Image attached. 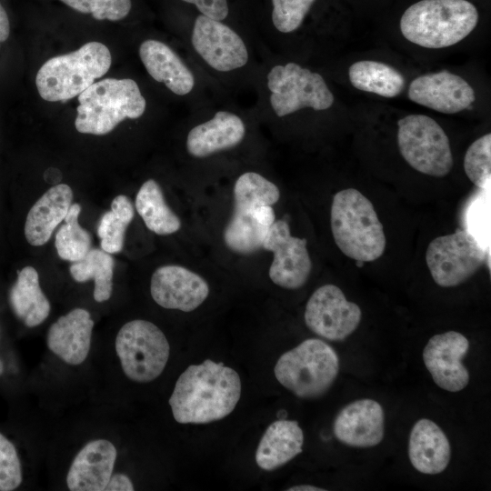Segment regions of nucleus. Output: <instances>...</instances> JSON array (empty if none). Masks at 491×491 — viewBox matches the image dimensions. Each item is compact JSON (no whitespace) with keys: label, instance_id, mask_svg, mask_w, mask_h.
<instances>
[{"label":"nucleus","instance_id":"nucleus-1","mask_svg":"<svg viewBox=\"0 0 491 491\" xmlns=\"http://www.w3.org/2000/svg\"><path fill=\"white\" fill-rule=\"evenodd\" d=\"M241 380L233 368L210 359L189 366L178 377L169 405L180 424H206L223 419L236 406Z\"/></svg>","mask_w":491,"mask_h":491},{"label":"nucleus","instance_id":"nucleus-2","mask_svg":"<svg viewBox=\"0 0 491 491\" xmlns=\"http://www.w3.org/2000/svg\"><path fill=\"white\" fill-rule=\"evenodd\" d=\"M331 230L340 251L356 262H373L386 249L383 225L371 201L355 188L337 192L332 201Z\"/></svg>","mask_w":491,"mask_h":491},{"label":"nucleus","instance_id":"nucleus-3","mask_svg":"<svg viewBox=\"0 0 491 491\" xmlns=\"http://www.w3.org/2000/svg\"><path fill=\"white\" fill-rule=\"evenodd\" d=\"M477 22L478 12L466 0H421L405 11L400 30L409 42L436 49L460 42Z\"/></svg>","mask_w":491,"mask_h":491},{"label":"nucleus","instance_id":"nucleus-4","mask_svg":"<svg viewBox=\"0 0 491 491\" xmlns=\"http://www.w3.org/2000/svg\"><path fill=\"white\" fill-rule=\"evenodd\" d=\"M111 64V52L105 45L87 42L75 51L46 60L36 73L37 92L48 102L72 99L104 76Z\"/></svg>","mask_w":491,"mask_h":491},{"label":"nucleus","instance_id":"nucleus-5","mask_svg":"<svg viewBox=\"0 0 491 491\" xmlns=\"http://www.w3.org/2000/svg\"><path fill=\"white\" fill-rule=\"evenodd\" d=\"M145 106V99L135 81L105 78L78 95L75 127L82 134L104 135L125 119L143 115Z\"/></svg>","mask_w":491,"mask_h":491},{"label":"nucleus","instance_id":"nucleus-6","mask_svg":"<svg viewBox=\"0 0 491 491\" xmlns=\"http://www.w3.org/2000/svg\"><path fill=\"white\" fill-rule=\"evenodd\" d=\"M339 371L334 348L318 338H309L285 352L274 373L277 381L300 398L314 399L325 395Z\"/></svg>","mask_w":491,"mask_h":491},{"label":"nucleus","instance_id":"nucleus-7","mask_svg":"<svg viewBox=\"0 0 491 491\" xmlns=\"http://www.w3.org/2000/svg\"><path fill=\"white\" fill-rule=\"evenodd\" d=\"M115 346L125 375L137 383L157 378L170 354L169 343L162 330L143 319L125 323L117 333Z\"/></svg>","mask_w":491,"mask_h":491},{"label":"nucleus","instance_id":"nucleus-8","mask_svg":"<svg viewBox=\"0 0 491 491\" xmlns=\"http://www.w3.org/2000/svg\"><path fill=\"white\" fill-rule=\"evenodd\" d=\"M397 143L401 155L415 170L436 177L452 169L449 139L443 128L425 115H408L398 120Z\"/></svg>","mask_w":491,"mask_h":491},{"label":"nucleus","instance_id":"nucleus-9","mask_svg":"<svg viewBox=\"0 0 491 491\" xmlns=\"http://www.w3.org/2000/svg\"><path fill=\"white\" fill-rule=\"evenodd\" d=\"M270 103L282 117L302 108L326 110L334 103V95L317 73L290 62L276 65L267 75Z\"/></svg>","mask_w":491,"mask_h":491},{"label":"nucleus","instance_id":"nucleus-10","mask_svg":"<svg viewBox=\"0 0 491 491\" xmlns=\"http://www.w3.org/2000/svg\"><path fill=\"white\" fill-rule=\"evenodd\" d=\"M486 251L467 230L434 238L426 252L432 278L442 287H454L470 278L485 263Z\"/></svg>","mask_w":491,"mask_h":491},{"label":"nucleus","instance_id":"nucleus-11","mask_svg":"<svg viewBox=\"0 0 491 491\" xmlns=\"http://www.w3.org/2000/svg\"><path fill=\"white\" fill-rule=\"evenodd\" d=\"M304 317L306 326L317 336L342 341L357 328L362 311L358 305L346 299L338 286L326 284L312 294Z\"/></svg>","mask_w":491,"mask_h":491},{"label":"nucleus","instance_id":"nucleus-12","mask_svg":"<svg viewBox=\"0 0 491 491\" xmlns=\"http://www.w3.org/2000/svg\"><path fill=\"white\" fill-rule=\"evenodd\" d=\"M262 248L273 252L269 277L274 284L286 289H297L306 283L312 269L306 240L293 236L286 221L274 222Z\"/></svg>","mask_w":491,"mask_h":491},{"label":"nucleus","instance_id":"nucleus-13","mask_svg":"<svg viewBox=\"0 0 491 491\" xmlns=\"http://www.w3.org/2000/svg\"><path fill=\"white\" fill-rule=\"evenodd\" d=\"M192 44L200 56L217 71L242 67L248 60L241 37L226 25L204 15L195 19Z\"/></svg>","mask_w":491,"mask_h":491},{"label":"nucleus","instance_id":"nucleus-14","mask_svg":"<svg viewBox=\"0 0 491 491\" xmlns=\"http://www.w3.org/2000/svg\"><path fill=\"white\" fill-rule=\"evenodd\" d=\"M469 349L467 338L456 331L433 336L423 350V360L434 382L449 392L463 390L469 373L462 363Z\"/></svg>","mask_w":491,"mask_h":491},{"label":"nucleus","instance_id":"nucleus-15","mask_svg":"<svg viewBox=\"0 0 491 491\" xmlns=\"http://www.w3.org/2000/svg\"><path fill=\"white\" fill-rule=\"evenodd\" d=\"M150 293L154 301L164 308L191 312L206 299L209 286L191 270L167 265L158 267L152 275Z\"/></svg>","mask_w":491,"mask_h":491},{"label":"nucleus","instance_id":"nucleus-16","mask_svg":"<svg viewBox=\"0 0 491 491\" xmlns=\"http://www.w3.org/2000/svg\"><path fill=\"white\" fill-rule=\"evenodd\" d=\"M411 101L444 114H456L470 107L476 95L461 76L443 70L415 78L408 87Z\"/></svg>","mask_w":491,"mask_h":491},{"label":"nucleus","instance_id":"nucleus-17","mask_svg":"<svg viewBox=\"0 0 491 491\" xmlns=\"http://www.w3.org/2000/svg\"><path fill=\"white\" fill-rule=\"evenodd\" d=\"M333 432L343 444L359 448L377 446L385 433V413L373 399H359L349 403L336 415Z\"/></svg>","mask_w":491,"mask_h":491},{"label":"nucleus","instance_id":"nucleus-18","mask_svg":"<svg viewBox=\"0 0 491 491\" xmlns=\"http://www.w3.org/2000/svg\"><path fill=\"white\" fill-rule=\"evenodd\" d=\"M116 448L106 439L88 442L75 456L66 476L71 491H105L113 474Z\"/></svg>","mask_w":491,"mask_h":491},{"label":"nucleus","instance_id":"nucleus-19","mask_svg":"<svg viewBox=\"0 0 491 491\" xmlns=\"http://www.w3.org/2000/svg\"><path fill=\"white\" fill-rule=\"evenodd\" d=\"M93 327L94 321L89 312L75 308L51 325L46 345L66 364L80 365L89 354Z\"/></svg>","mask_w":491,"mask_h":491},{"label":"nucleus","instance_id":"nucleus-20","mask_svg":"<svg viewBox=\"0 0 491 491\" xmlns=\"http://www.w3.org/2000/svg\"><path fill=\"white\" fill-rule=\"evenodd\" d=\"M408 456L412 466L420 473L439 474L447 467L450 461L448 438L435 422L422 418L410 432Z\"/></svg>","mask_w":491,"mask_h":491},{"label":"nucleus","instance_id":"nucleus-21","mask_svg":"<svg viewBox=\"0 0 491 491\" xmlns=\"http://www.w3.org/2000/svg\"><path fill=\"white\" fill-rule=\"evenodd\" d=\"M73 191L65 184L49 188L31 207L25 223V236L34 246L45 245L65 219L72 205Z\"/></svg>","mask_w":491,"mask_h":491},{"label":"nucleus","instance_id":"nucleus-22","mask_svg":"<svg viewBox=\"0 0 491 491\" xmlns=\"http://www.w3.org/2000/svg\"><path fill=\"white\" fill-rule=\"evenodd\" d=\"M246 127L236 115L225 111L190 130L186 149L195 157H205L237 145L244 138Z\"/></svg>","mask_w":491,"mask_h":491},{"label":"nucleus","instance_id":"nucleus-23","mask_svg":"<svg viewBox=\"0 0 491 491\" xmlns=\"http://www.w3.org/2000/svg\"><path fill=\"white\" fill-rule=\"evenodd\" d=\"M139 56L148 74L174 94L185 95L193 89V74L165 43L154 39L144 41L139 47Z\"/></svg>","mask_w":491,"mask_h":491},{"label":"nucleus","instance_id":"nucleus-24","mask_svg":"<svg viewBox=\"0 0 491 491\" xmlns=\"http://www.w3.org/2000/svg\"><path fill=\"white\" fill-rule=\"evenodd\" d=\"M275 219L271 205L234 210L224 230V242L229 249L237 254H254L262 248Z\"/></svg>","mask_w":491,"mask_h":491},{"label":"nucleus","instance_id":"nucleus-25","mask_svg":"<svg viewBox=\"0 0 491 491\" xmlns=\"http://www.w3.org/2000/svg\"><path fill=\"white\" fill-rule=\"evenodd\" d=\"M304 433L295 420L279 419L264 433L256 452L257 466L266 471L281 467L302 452Z\"/></svg>","mask_w":491,"mask_h":491},{"label":"nucleus","instance_id":"nucleus-26","mask_svg":"<svg viewBox=\"0 0 491 491\" xmlns=\"http://www.w3.org/2000/svg\"><path fill=\"white\" fill-rule=\"evenodd\" d=\"M9 303L15 315L28 327L39 326L49 316L50 303L33 266H25L18 272L9 291Z\"/></svg>","mask_w":491,"mask_h":491},{"label":"nucleus","instance_id":"nucleus-27","mask_svg":"<svg viewBox=\"0 0 491 491\" xmlns=\"http://www.w3.org/2000/svg\"><path fill=\"white\" fill-rule=\"evenodd\" d=\"M350 83L358 90L392 98L405 87V78L393 66L371 60L358 61L348 69Z\"/></svg>","mask_w":491,"mask_h":491},{"label":"nucleus","instance_id":"nucleus-28","mask_svg":"<svg viewBox=\"0 0 491 491\" xmlns=\"http://www.w3.org/2000/svg\"><path fill=\"white\" fill-rule=\"evenodd\" d=\"M135 205L146 227L157 235H171L181 227L180 219L166 205L161 187L154 179L141 185Z\"/></svg>","mask_w":491,"mask_h":491},{"label":"nucleus","instance_id":"nucleus-29","mask_svg":"<svg viewBox=\"0 0 491 491\" xmlns=\"http://www.w3.org/2000/svg\"><path fill=\"white\" fill-rule=\"evenodd\" d=\"M115 261L111 254L97 248L88 251L85 256L69 267L72 277L79 283L90 279L95 281L94 299L96 302L107 301L113 291Z\"/></svg>","mask_w":491,"mask_h":491},{"label":"nucleus","instance_id":"nucleus-30","mask_svg":"<svg viewBox=\"0 0 491 491\" xmlns=\"http://www.w3.org/2000/svg\"><path fill=\"white\" fill-rule=\"evenodd\" d=\"M134 215L133 204L127 196L119 195L113 199L111 210L102 215L97 227L102 250L115 254L123 249L125 230Z\"/></svg>","mask_w":491,"mask_h":491},{"label":"nucleus","instance_id":"nucleus-31","mask_svg":"<svg viewBox=\"0 0 491 491\" xmlns=\"http://www.w3.org/2000/svg\"><path fill=\"white\" fill-rule=\"evenodd\" d=\"M79 204H72L65 217V224L55 235V246L58 256L70 262L83 259L91 249L92 236L78 223Z\"/></svg>","mask_w":491,"mask_h":491},{"label":"nucleus","instance_id":"nucleus-32","mask_svg":"<svg viewBox=\"0 0 491 491\" xmlns=\"http://www.w3.org/2000/svg\"><path fill=\"white\" fill-rule=\"evenodd\" d=\"M280 197L278 187L255 172L241 175L234 186V210L273 205Z\"/></svg>","mask_w":491,"mask_h":491},{"label":"nucleus","instance_id":"nucleus-33","mask_svg":"<svg viewBox=\"0 0 491 491\" xmlns=\"http://www.w3.org/2000/svg\"><path fill=\"white\" fill-rule=\"evenodd\" d=\"M464 169L469 180L477 187L486 189L491 176V134L474 141L464 158Z\"/></svg>","mask_w":491,"mask_h":491},{"label":"nucleus","instance_id":"nucleus-34","mask_svg":"<svg viewBox=\"0 0 491 491\" xmlns=\"http://www.w3.org/2000/svg\"><path fill=\"white\" fill-rule=\"evenodd\" d=\"M66 7L97 21L117 22L132 9L131 0H58Z\"/></svg>","mask_w":491,"mask_h":491},{"label":"nucleus","instance_id":"nucleus-35","mask_svg":"<svg viewBox=\"0 0 491 491\" xmlns=\"http://www.w3.org/2000/svg\"><path fill=\"white\" fill-rule=\"evenodd\" d=\"M315 0H272V20L282 33L297 29Z\"/></svg>","mask_w":491,"mask_h":491},{"label":"nucleus","instance_id":"nucleus-36","mask_svg":"<svg viewBox=\"0 0 491 491\" xmlns=\"http://www.w3.org/2000/svg\"><path fill=\"white\" fill-rule=\"evenodd\" d=\"M22 466L14 444L0 433V491H12L22 483Z\"/></svg>","mask_w":491,"mask_h":491},{"label":"nucleus","instance_id":"nucleus-37","mask_svg":"<svg viewBox=\"0 0 491 491\" xmlns=\"http://www.w3.org/2000/svg\"><path fill=\"white\" fill-rule=\"evenodd\" d=\"M194 4L196 8L207 17L215 20H223L228 15V5L226 0H182Z\"/></svg>","mask_w":491,"mask_h":491},{"label":"nucleus","instance_id":"nucleus-38","mask_svg":"<svg viewBox=\"0 0 491 491\" xmlns=\"http://www.w3.org/2000/svg\"><path fill=\"white\" fill-rule=\"evenodd\" d=\"M476 205L477 208L473 209L471 212V231L468 232H470L483 246V244L486 243V237L489 236V235H487V232L489 233V226H487L489 222V220L487 221L489 210L480 209L479 203H477Z\"/></svg>","mask_w":491,"mask_h":491},{"label":"nucleus","instance_id":"nucleus-39","mask_svg":"<svg viewBox=\"0 0 491 491\" xmlns=\"http://www.w3.org/2000/svg\"><path fill=\"white\" fill-rule=\"evenodd\" d=\"M134 485L124 474H112L105 491H133Z\"/></svg>","mask_w":491,"mask_h":491},{"label":"nucleus","instance_id":"nucleus-40","mask_svg":"<svg viewBox=\"0 0 491 491\" xmlns=\"http://www.w3.org/2000/svg\"><path fill=\"white\" fill-rule=\"evenodd\" d=\"M10 35V21L8 15L0 2V45L7 40Z\"/></svg>","mask_w":491,"mask_h":491},{"label":"nucleus","instance_id":"nucleus-41","mask_svg":"<svg viewBox=\"0 0 491 491\" xmlns=\"http://www.w3.org/2000/svg\"><path fill=\"white\" fill-rule=\"evenodd\" d=\"M287 491H325L326 489L320 488L311 485H298L294 486L286 489Z\"/></svg>","mask_w":491,"mask_h":491},{"label":"nucleus","instance_id":"nucleus-42","mask_svg":"<svg viewBox=\"0 0 491 491\" xmlns=\"http://www.w3.org/2000/svg\"><path fill=\"white\" fill-rule=\"evenodd\" d=\"M3 373H4V363L2 359L0 358V376L3 375Z\"/></svg>","mask_w":491,"mask_h":491}]
</instances>
